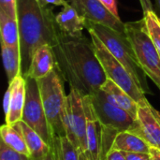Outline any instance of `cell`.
Segmentation results:
<instances>
[{"instance_id":"6da1fadb","label":"cell","mask_w":160,"mask_h":160,"mask_svg":"<svg viewBox=\"0 0 160 160\" xmlns=\"http://www.w3.org/2000/svg\"><path fill=\"white\" fill-rule=\"evenodd\" d=\"M53 48L57 68L65 82L83 96H95L107 80L92 39L60 32Z\"/></svg>"},{"instance_id":"7a4b0ae2","label":"cell","mask_w":160,"mask_h":160,"mask_svg":"<svg viewBox=\"0 0 160 160\" xmlns=\"http://www.w3.org/2000/svg\"><path fill=\"white\" fill-rule=\"evenodd\" d=\"M17 19L21 37L22 73L24 76L34 52L45 44L54 47L61 31L53 10L43 5L41 0H17Z\"/></svg>"},{"instance_id":"3957f363","label":"cell","mask_w":160,"mask_h":160,"mask_svg":"<svg viewBox=\"0 0 160 160\" xmlns=\"http://www.w3.org/2000/svg\"><path fill=\"white\" fill-rule=\"evenodd\" d=\"M85 28L88 33L95 34L106 46L109 52L128 70L145 93H150L146 75L137 60L134 50L126 34L117 32L105 25L94 22L85 18Z\"/></svg>"},{"instance_id":"277c9868","label":"cell","mask_w":160,"mask_h":160,"mask_svg":"<svg viewBox=\"0 0 160 160\" xmlns=\"http://www.w3.org/2000/svg\"><path fill=\"white\" fill-rule=\"evenodd\" d=\"M37 82L53 138L67 136L65 129L67 106V95L64 88L65 80L57 66L49 75L37 80Z\"/></svg>"},{"instance_id":"5b68a950","label":"cell","mask_w":160,"mask_h":160,"mask_svg":"<svg viewBox=\"0 0 160 160\" xmlns=\"http://www.w3.org/2000/svg\"><path fill=\"white\" fill-rule=\"evenodd\" d=\"M126 35L142 69L160 90V55L147 30L144 19L126 22Z\"/></svg>"},{"instance_id":"8992f818","label":"cell","mask_w":160,"mask_h":160,"mask_svg":"<svg viewBox=\"0 0 160 160\" xmlns=\"http://www.w3.org/2000/svg\"><path fill=\"white\" fill-rule=\"evenodd\" d=\"M93 40L97 56L107 75V78L126 91L140 106L150 105L145 98V92L138 84L132 75L106 48L101 40L93 33H89Z\"/></svg>"},{"instance_id":"52a82bcc","label":"cell","mask_w":160,"mask_h":160,"mask_svg":"<svg viewBox=\"0 0 160 160\" xmlns=\"http://www.w3.org/2000/svg\"><path fill=\"white\" fill-rule=\"evenodd\" d=\"M25 80L26 98L21 121L37 131L50 146H53L54 138L42 105L38 82L32 78Z\"/></svg>"},{"instance_id":"ba28073f","label":"cell","mask_w":160,"mask_h":160,"mask_svg":"<svg viewBox=\"0 0 160 160\" xmlns=\"http://www.w3.org/2000/svg\"><path fill=\"white\" fill-rule=\"evenodd\" d=\"M65 129L68 140L82 153H85L87 150V138L83 95L74 88H70L67 96Z\"/></svg>"},{"instance_id":"9c48e42d","label":"cell","mask_w":160,"mask_h":160,"mask_svg":"<svg viewBox=\"0 0 160 160\" xmlns=\"http://www.w3.org/2000/svg\"><path fill=\"white\" fill-rule=\"evenodd\" d=\"M91 98L96 113L103 128L112 130L115 133L132 129L136 119L128 112L111 103L106 98L102 90L95 96H91Z\"/></svg>"},{"instance_id":"30bf717a","label":"cell","mask_w":160,"mask_h":160,"mask_svg":"<svg viewBox=\"0 0 160 160\" xmlns=\"http://www.w3.org/2000/svg\"><path fill=\"white\" fill-rule=\"evenodd\" d=\"M83 104L86 113L87 138V150L83 154L88 160H104V128L96 113L91 96H83Z\"/></svg>"},{"instance_id":"8fae6325","label":"cell","mask_w":160,"mask_h":160,"mask_svg":"<svg viewBox=\"0 0 160 160\" xmlns=\"http://www.w3.org/2000/svg\"><path fill=\"white\" fill-rule=\"evenodd\" d=\"M142 138L150 147L160 150V113L150 104L140 106L131 130Z\"/></svg>"},{"instance_id":"7c38bea8","label":"cell","mask_w":160,"mask_h":160,"mask_svg":"<svg viewBox=\"0 0 160 160\" xmlns=\"http://www.w3.org/2000/svg\"><path fill=\"white\" fill-rule=\"evenodd\" d=\"M82 16L86 19L126 34V22L112 13L99 0H82Z\"/></svg>"},{"instance_id":"4fadbf2b","label":"cell","mask_w":160,"mask_h":160,"mask_svg":"<svg viewBox=\"0 0 160 160\" xmlns=\"http://www.w3.org/2000/svg\"><path fill=\"white\" fill-rule=\"evenodd\" d=\"M56 58L53 48L45 44L39 47L33 54L30 67L24 78L38 80L49 75L56 68Z\"/></svg>"},{"instance_id":"5bb4252c","label":"cell","mask_w":160,"mask_h":160,"mask_svg":"<svg viewBox=\"0 0 160 160\" xmlns=\"http://www.w3.org/2000/svg\"><path fill=\"white\" fill-rule=\"evenodd\" d=\"M11 91L10 107L8 114L5 117L6 124L13 126L22 120V112L26 98V80L22 74L18 75L11 82L8 83Z\"/></svg>"},{"instance_id":"9a60e30c","label":"cell","mask_w":160,"mask_h":160,"mask_svg":"<svg viewBox=\"0 0 160 160\" xmlns=\"http://www.w3.org/2000/svg\"><path fill=\"white\" fill-rule=\"evenodd\" d=\"M55 21L61 32L73 37L83 36L82 30L85 28V17L81 15L68 1L55 16Z\"/></svg>"},{"instance_id":"2e32d148","label":"cell","mask_w":160,"mask_h":160,"mask_svg":"<svg viewBox=\"0 0 160 160\" xmlns=\"http://www.w3.org/2000/svg\"><path fill=\"white\" fill-rule=\"evenodd\" d=\"M101 90L111 103L128 112L133 118H137L140 105L115 82L107 78Z\"/></svg>"},{"instance_id":"e0dca14e","label":"cell","mask_w":160,"mask_h":160,"mask_svg":"<svg viewBox=\"0 0 160 160\" xmlns=\"http://www.w3.org/2000/svg\"><path fill=\"white\" fill-rule=\"evenodd\" d=\"M13 126H15L18 130L22 134L28 150L30 152L31 159L40 158L50 152L52 146H50L37 131L31 128L24 122L19 121Z\"/></svg>"},{"instance_id":"ac0fdd59","label":"cell","mask_w":160,"mask_h":160,"mask_svg":"<svg viewBox=\"0 0 160 160\" xmlns=\"http://www.w3.org/2000/svg\"><path fill=\"white\" fill-rule=\"evenodd\" d=\"M112 148L125 153H150V145L139 135L128 130L116 134Z\"/></svg>"},{"instance_id":"d6986e66","label":"cell","mask_w":160,"mask_h":160,"mask_svg":"<svg viewBox=\"0 0 160 160\" xmlns=\"http://www.w3.org/2000/svg\"><path fill=\"white\" fill-rule=\"evenodd\" d=\"M0 34L1 44L10 47H20L21 37L17 18H13L0 10Z\"/></svg>"},{"instance_id":"ffe728a7","label":"cell","mask_w":160,"mask_h":160,"mask_svg":"<svg viewBox=\"0 0 160 160\" xmlns=\"http://www.w3.org/2000/svg\"><path fill=\"white\" fill-rule=\"evenodd\" d=\"M3 65L7 74L8 83L11 82L18 75L22 73V58L21 48L10 47L1 44Z\"/></svg>"},{"instance_id":"44dd1931","label":"cell","mask_w":160,"mask_h":160,"mask_svg":"<svg viewBox=\"0 0 160 160\" xmlns=\"http://www.w3.org/2000/svg\"><path fill=\"white\" fill-rule=\"evenodd\" d=\"M1 141H3L11 149L30 157V152L24 141L22 134L18 130L15 126L3 125L0 128Z\"/></svg>"},{"instance_id":"7402d4cb","label":"cell","mask_w":160,"mask_h":160,"mask_svg":"<svg viewBox=\"0 0 160 160\" xmlns=\"http://www.w3.org/2000/svg\"><path fill=\"white\" fill-rule=\"evenodd\" d=\"M53 147L57 160H81L82 152L68 140L67 136L55 138Z\"/></svg>"},{"instance_id":"603a6c76","label":"cell","mask_w":160,"mask_h":160,"mask_svg":"<svg viewBox=\"0 0 160 160\" xmlns=\"http://www.w3.org/2000/svg\"><path fill=\"white\" fill-rule=\"evenodd\" d=\"M143 19L151 38L160 55V16L155 10H150L143 14Z\"/></svg>"},{"instance_id":"cb8c5ba5","label":"cell","mask_w":160,"mask_h":160,"mask_svg":"<svg viewBox=\"0 0 160 160\" xmlns=\"http://www.w3.org/2000/svg\"><path fill=\"white\" fill-rule=\"evenodd\" d=\"M0 160H31L30 157L21 154L8 147L3 141L0 142Z\"/></svg>"},{"instance_id":"d4e9b609","label":"cell","mask_w":160,"mask_h":160,"mask_svg":"<svg viewBox=\"0 0 160 160\" xmlns=\"http://www.w3.org/2000/svg\"><path fill=\"white\" fill-rule=\"evenodd\" d=\"M0 10L17 18V0H0Z\"/></svg>"},{"instance_id":"484cf974","label":"cell","mask_w":160,"mask_h":160,"mask_svg":"<svg viewBox=\"0 0 160 160\" xmlns=\"http://www.w3.org/2000/svg\"><path fill=\"white\" fill-rule=\"evenodd\" d=\"M106 160H128L125 153L120 151V150H116V149H112L111 148L107 155H106Z\"/></svg>"},{"instance_id":"4316f807","label":"cell","mask_w":160,"mask_h":160,"mask_svg":"<svg viewBox=\"0 0 160 160\" xmlns=\"http://www.w3.org/2000/svg\"><path fill=\"white\" fill-rule=\"evenodd\" d=\"M125 156L128 160H151L150 153H125Z\"/></svg>"},{"instance_id":"83f0119b","label":"cell","mask_w":160,"mask_h":160,"mask_svg":"<svg viewBox=\"0 0 160 160\" xmlns=\"http://www.w3.org/2000/svg\"><path fill=\"white\" fill-rule=\"evenodd\" d=\"M112 13H113L116 17H119L118 13V8H117V2L116 0H99Z\"/></svg>"},{"instance_id":"f1b7e54d","label":"cell","mask_w":160,"mask_h":160,"mask_svg":"<svg viewBox=\"0 0 160 160\" xmlns=\"http://www.w3.org/2000/svg\"><path fill=\"white\" fill-rule=\"evenodd\" d=\"M10 98H11V91L10 88L8 87L5 96H4V100H3V108H4V112H5V117L8 114L9 112V107H10Z\"/></svg>"},{"instance_id":"f546056e","label":"cell","mask_w":160,"mask_h":160,"mask_svg":"<svg viewBox=\"0 0 160 160\" xmlns=\"http://www.w3.org/2000/svg\"><path fill=\"white\" fill-rule=\"evenodd\" d=\"M140 1V4L142 6V12L143 14L146 13L147 11H150V10H154V6H153V3L151 0H139Z\"/></svg>"},{"instance_id":"4dcf8cb0","label":"cell","mask_w":160,"mask_h":160,"mask_svg":"<svg viewBox=\"0 0 160 160\" xmlns=\"http://www.w3.org/2000/svg\"><path fill=\"white\" fill-rule=\"evenodd\" d=\"M31 160H57V157H56V153H55L54 147L52 146L50 152H49L46 156H44V157H42V158H38V159Z\"/></svg>"},{"instance_id":"1f68e13d","label":"cell","mask_w":160,"mask_h":160,"mask_svg":"<svg viewBox=\"0 0 160 160\" xmlns=\"http://www.w3.org/2000/svg\"><path fill=\"white\" fill-rule=\"evenodd\" d=\"M41 2L45 6H48L50 4L54 6H65L68 3L67 0H41Z\"/></svg>"},{"instance_id":"d6a6232c","label":"cell","mask_w":160,"mask_h":160,"mask_svg":"<svg viewBox=\"0 0 160 160\" xmlns=\"http://www.w3.org/2000/svg\"><path fill=\"white\" fill-rule=\"evenodd\" d=\"M151 160H160V150L158 148L150 147Z\"/></svg>"},{"instance_id":"836d02e7","label":"cell","mask_w":160,"mask_h":160,"mask_svg":"<svg viewBox=\"0 0 160 160\" xmlns=\"http://www.w3.org/2000/svg\"><path fill=\"white\" fill-rule=\"evenodd\" d=\"M71 5L78 10V12L82 15V0H69Z\"/></svg>"},{"instance_id":"e575fe53","label":"cell","mask_w":160,"mask_h":160,"mask_svg":"<svg viewBox=\"0 0 160 160\" xmlns=\"http://www.w3.org/2000/svg\"><path fill=\"white\" fill-rule=\"evenodd\" d=\"M81 160H88V158H86V156L83 153L81 154Z\"/></svg>"},{"instance_id":"d590c367","label":"cell","mask_w":160,"mask_h":160,"mask_svg":"<svg viewBox=\"0 0 160 160\" xmlns=\"http://www.w3.org/2000/svg\"><path fill=\"white\" fill-rule=\"evenodd\" d=\"M156 3H157V7H158V9L160 14V0H156Z\"/></svg>"}]
</instances>
